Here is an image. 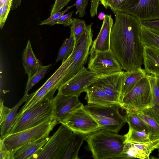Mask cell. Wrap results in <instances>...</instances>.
<instances>
[{
  "label": "cell",
  "mask_w": 159,
  "mask_h": 159,
  "mask_svg": "<svg viewBox=\"0 0 159 159\" xmlns=\"http://www.w3.org/2000/svg\"><path fill=\"white\" fill-rule=\"evenodd\" d=\"M152 98L151 86L146 76L122 98L121 107L126 111L142 112L151 107Z\"/></svg>",
  "instance_id": "cell-6"
},
{
  "label": "cell",
  "mask_w": 159,
  "mask_h": 159,
  "mask_svg": "<svg viewBox=\"0 0 159 159\" xmlns=\"http://www.w3.org/2000/svg\"><path fill=\"white\" fill-rule=\"evenodd\" d=\"M125 135L126 138V142L145 143L151 141L150 139L149 134L145 130L139 131L129 128L128 132Z\"/></svg>",
  "instance_id": "cell-33"
},
{
  "label": "cell",
  "mask_w": 159,
  "mask_h": 159,
  "mask_svg": "<svg viewBox=\"0 0 159 159\" xmlns=\"http://www.w3.org/2000/svg\"><path fill=\"white\" fill-rule=\"evenodd\" d=\"M92 24L87 25L86 31L77 43L70 54V64L67 70L61 84L79 72L84 66L89 54L93 43Z\"/></svg>",
  "instance_id": "cell-7"
},
{
  "label": "cell",
  "mask_w": 159,
  "mask_h": 159,
  "mask_svg": "<svg viewBox=\"0 0 159 159\" xmlns=\"http://www.w3.org/2000/svg\"><path fill=\"white\" fill-rule=\"evenodd\" d=\"M113 12L115 21L111 33L110 49L123 70L131 72L143 64L141 22L128 13Z\"/></svg>",
  "instance_id": "cell-1"
},
{
  "label": "cell",
  "mask_w": 159,
  "mask_h": 159,
  "mask_svg": "<svg viewBox=\"0 0 159 159\" xmlns=\"http://www.w3.org/2000/svg\"><path fill=\"white\" fill-rule=\"evenodd\" d=\"M28 93H25L22 98L12 108H10L6 116L0 119V139H3L9 134L17 114V111L22 104L25 102Z\"/></svg>",
  "instance_id": "cell-21"
},
{
  "label": "cell",
  "mask_w": 159,
  "mask_h": 159,
  "mask_svg": "<svg viewBox=\"0 0 159 159\" xmlns=\"http://www.w3.org/2000/svg\"><path fill=\"white\" fill-rule=\"evenodd\" d=\"M75 45L74 38L71 34L70 37L64 41L60 48L56 60V63L66 60L72 53Z\"/></svg>",
  "instance_id": "cell-29"
},
{
  "label": "cell",
  "mask_w": 159,
  "mask_h": 159,
  "mask_svg": "<svg viewBox=\"0 0 159 159\" xmlns=\"http://www.w3.org/2000/svg\"><path fill=\"white\" fill-rule=\"evenodd\" d=\"M129 72L122 70L103 75L92 84L103 90L121 106V96L122 88Z\"/></svg>",
  "instance_id": "cell-13"
},
{
  "label": "cell",
  "mask_w": 159,
  "mask_h": 159,
  "mask_svg": "<svg viewBox=\"0 0 159 159\" xmlns=\"http://www.w3.org/2000/svg\"><path fill=\"white\" fill-rule=\"evenodd\" d=\"M70 1V0H55L51 10L50 15L61 11L64 7L68 5Z\"/></svg>",
  "instance_id": "cell-39"
},
{
  "label": "cell",
  "mask_w": 159,
  "mask_h": 159,
  "mask_svg": "<svg viewBox=\"0 0 159 159\" xmlns=\"http://www.w3.org/2000/svg\"><path fill=\"white\" fill-rule=\"evenodd\" d=\"M85 92L88 104L101 105L118 104L103 90L92 84L88 87Z\"/></svg>",
  "instance_id": "cell-22"
},
{
  "label": "cell",
  "mask_w": 159,
  "mask_h": 159,
  "mask_svg": "<svg viewBox=\"0 0 159 159\" xmlns=\"http://www.w3.org/2000/svg\"><path fill=\"white\" fill-rule=\"evenodd\" d=\"M87 26L85 21L77 18H73L70 27V34L74 38L75 44L84 35L87 30Z\"/></svg>",
  "instance_id": "cell-32"
},
{
  "label": "cell",
  "mask_w": 159,
  "mask_h": 159,
  "mask_svg": "<svg viewBox=\"0 0 159 159\" xmlns=\"http://www.w3.org/2000/svg\"><path fill=\"white\" fill-rule=\"evenodd\" d=\"M147 74L144 69L139 68L133 71L129 72L124 82L121 96L122 98L129 93Z\"/></svg>",
  "instance_id": "cell-26"
},
{
  "label": "cell",
  "mask_w": 159,
  "mask_h": 159,
  "mask_svg": "<svg viewBox=\"0 0 159 159\" xmlns=\"http://www.w3.org/2000/svg\"><path fill=\"white\" fill-rule=\"evenodd\" d=\"M73 132L61 124L44 146L31 159H62L66 144Z\"/></svg>",
  "instance_id": "cell-8"
},
{
  "label": "cell",
  "mask_w": 159,
  "mask_h": 159,
  "mask_svg": "<svg viewBox=\"0 0 159 159\" xmlns=\"http://www.w3.org/2000/svg\"><path fill=\"white\" fill-rule=\"evenodd\" d=\"M105 15L103 12H100L98 13V18L100 20H103L105 17Z\"/></svg>",
  "instance_id": "cell-44"
},
{
  "label": "cell",
  "mask_w": 159,
  "mask_h": 159,
  "mask_svg": "<svg viewBox=\"0 0 159 159\" xmlns=\"http://www.w3.org/2000/svg\"><path fill=\"white\" fill-rule=\"evenodd\" d=\"M52 99L44 98L15 120L9 134L35 127L54 118Z\"/></svg>",
  "instance_id": "cell-4"
},
{
  "label": "cell",
  "mask_w": 159,
  "mask_h": 159,
  "mask_svg": "<svg viewBox=\"0 0 159 159\" xmlns=\"http://www.w3.org/2000/svg\"><path fill=\"white\" fill-rule=\"evenodd\" d=\"M70 55L65 61H62L60 67L42 86L51 94H54L61 84L67 69L70 64Z\"/></svg>",
  "instance_id": "cell-20"
},
{
  "label": "cell",
  "mask_w": 159,
  "mask_h": 159,
  "mask_svg": "<svg viewBox=\"0 0 159 159\" xmlns=\"http://www.w3.org/2000/svg\"><path fill=\"white\" fill-rule=\"evenodd\" d=\"M0 140V159H14V154L7 150L5 148L2 140Z\"/></svg>",
  "instance_id": "cell-41"
},
{
  "label": "cell",
  "mask_w": 159,
  "mask_h": 159,
  "mask_svg": "<svg viewBox=\"0 0 159 159\" xmlns=\"http://www.w3.org/2000/svg\"><path fill=\"white\" fill-rule=\"evenodd\" d=\"M134 0H100L101 4L106 8L109 7L113 12L118 11Z\"/></svg>",
  "instance_id": "cell-34"
},
{
  "label": "cell",
  "mask_w": 159,
  "mask_h": 159,
  "mask_svg": "<svg viewBox=\"0 0 159 159\" xmlns=\"http://www.w3.org/2000/svg\"><path fill=\"white\" fill-rule=\"evenodd\" d=\"M22 59L25 73L29 78L36 72L41 65L34 54L30 40L28 41L24 50Z\"/></svg>",
  "instance_id": "cell-23"
},
{
  "label": "cell",
  "mask_w": 159,
  "mask_h": 159,
  "mask_svg": "<svg viewBox=\"0 0 159 159\" xmlns=\"http://www.w3.org/2000/svg\"><path fill=\"white\" fill-rule=\"evenodd\" d=\"M86 140L94 159H123L125 135L99 129L88 135Z\"/></svg>",
  "instance_id": "cell-2"
},
{
  "label": "cell",
  "mask_w": 159,
  "mask_h": 159,
  "mask_svg": "<svg viewBox=\"0 0 159 159\" xmlns=\"http://www.w3.org/2000/svg\"><path fill=\"white\" fill-rule=\"evenodd\" d=\"M73 132L89 135L100 129V126L82 104L60 122Z\"/></svg>",
  "instance_id": "cell-9"
},
{
  "label": "cell",
  "mask_w": 159,
  "mask_h": 159,
  "mask_svg": "<svg viewBox=\"0 0 159 159\" xmlns=\"http://www.w3.org/2000/svg\"><path fill=\"white\" fill-rule=\"evenodd\" d=\"M88 135L73 132L65 149L62 159H78V153Z\"/></svg>",
  "instance_id": "cell-19"
},
{
  "label": "cell",
  "mask_w": 159,
  "mask_h": 159,
  "mask_svg": "<svg viewBox=\"0 0 159 159\" xmlns=\"http://www.w3.org/2000/svg\"><path fill=\"white\" fill-rule=\"evenodd\" d=\"M88 69L95 74L102 75L120 72L123 70L111 50L92 53L90 55Z\"/></svg>",
  "instance_id": "cell-10"
},
{
  "label": "cell",
  "mask_w": 159,
  "mask_h": 159,
  "mask_svg": "<svg viewBox=\"0 0 159 159\" xmlns=\"http://www.w3.org/2000/svg\"><path fill=\"white\" fill-rule=\"evenodd\" d=\"M73 5L68 6L67 7L64 11H60L50 15L48 18L43 21H41L40 25H51L57 24V22L60 18L63 15L65 14L71 8Z\"/></svg>",
  "instance_id": "cell-35"
},
{
  "label": "cell",
  "mask_w": 159,
  "mask_h": 159,
  "mask_svg": "<svg viewBox=\"0 0 159 159\" xmlns=\"http://www.w3.org/2000/svg\"><path fill=\"white\" fill-rule=\"evenodd\" d=\"M100 2V0H91L90 14L92 17H94L97 15Z\"/></svg>",
  "instance_id": "cell-42"
},
{
  "label": "cell",
  "mask_w": 159,
  "mask_h": 159,
  "mask_svg": "<svg viewBox=\"0 0 159 159\" xmlns=\"http://www.w3.org/2000/svg\"><path fill=\"white\" fill-rule=\"evenodd\" d=\"M143 55L146 74L159 77V49L143 45Z\"/></svg>",
  "instance_id": "cell-17"
},
{
  "label": "cell",
  "mask_w": 159,
  "mask_h": 159,
  "mask_svg": "<svg viewBox=\"0 0 159 159\" xmlns=\"http://www.w3.org/2000/svg\"><path fill=\"white\" fill-rule=\"evenodd\" d=\"M113 24L111 16L106 15L99 33L93 42L89 51L90 55L95 51L111 50L110 38Z\"/></svg>",
  "instance_id": "cell-16"
},
{
  "label": "cell",
  "mask_w": 159,
  "mask_h": 159,
  "mask_svg": "<svg viewBox=\"0 0 159 159\" xmlns=\"http://www.w3.org/2000/svg\"><path fill=\"white\" fill-rule=\"evenodd\" d=\"M50 137L46 136L30 142L20 148L14 153V159H29L46 143Z\"/></svg>",
  "instance_id": "cell-24"
},
{
  "label": "cell",
  "mask_w": 159,
  "mask_h": 159,
  "mask_svg": "<svg viewBox=\"0 0 159 159\" xmlns=\"http://www.w3.org/2000/svg\"><path fill=\"white\" fill-rule=\"evenodd\" d=\"M53 96L42 86L33 93L30 94H28L25 103L17 113L16 120L44 98L48 97L53 98Z\"/></svg>",
  "instance_id": "cell-25"
},
{
  "label": "cell",
  "mask_w": 159,
  "mask_h": 159,
  "mask_svg": "<svg viewBox=\"0 0 159 159\" xmlns=\"http://www.w3.org/2000/svg\"><path fill=\"white\" fill-rule=\"evenodd\" d=\"M125 119L129 125V128L139 131L145 130L149 134L150 130L146 123L139 116L136 111H126Z\"/></svg>",
  "instance_id": "cell-27"
},
{
  "label": "cell",
  "mask_w": 159,
  "mask_h": 159,
  "mask_svg": "<svg viewBox=\"0 0 159 159\" xmlns=\"http://www.w3.org/2000/svg\"><path fill=\"white\" fill-rule=\"evenodd\" d=\"M78 97L58 93L52 100L53 118L60 123L67 114L82 104Z\"/></svg>",
  "instance_id": "cell-14"
},
{
  "label": "cell",
  "mask_w": 159,
  "mask_h": 159,
  "mask_svg": "<svg viewBox=\"0 0 159 159\" xmlns=\"http://www.w3.org/2000/svg\"><path fill=\"white\" fill-rule=\"evenodd\" d=\"M84 107L98 124L100 129L118 133L126 122L125 117L119 112L121 107L119 104H88Z\"/></svg>",
  "instance_id": "cell-3"
},
{
  "label": "cell",
  "mask_w": 159,
  "mask_h": 159,
  "mask_svg": "<svg viewBox=\"0 0 159 159\" xmlns=\"http://www.w3.org/2000/svg\"><path fill=\"white\" fill-rule=\"evenodd\" d=\"M134 16L140 22L159 19V0H134L118 11Z\"/></svg>",
  "instance_id": "cell-12"
},
{
  "label": "cell",
  "mask_w": 159,
  "mask_h": 159,
  "mask_svg": "<svg viewBox=\"0 0 159 159\" xmlns=\"http://www.w3.org/2000/svg\"><path fill=\"white\" fill-rule=\"evenodd\" d=\"M73 12V11L62 15L57 20V24H62L65 26L71 25L73 21L72 16Z\"/></svg>",
  "instance_id": "cell-40"
},
{
  "label": "cell",
  "mask_w": 159,
  "mask_h": 159,
  "mask_svg": "<svg viewBox=\"0 0 159 159\" xmlns=\"http://www.w3.org/2000/svg\"><path fill=\"white\" fill-rule=\"evenodd\" d=\"M158 156L159 157V153H158Z\"/></svg>",
  "instance_id": "cell-45"
},
{
  "label": "cell",
  "mask_w": 159,
  "mask_h": 159,
  "mask_svg": "<svg viewBox=\"0 0 159 159\" xmlns=\"http://www.w3.org/2000/svg\"><path fill=\"white\" fill-rule=\"evenodd\" d=\"M146 76L151 89L152 105L142 112L152 118L159 124V77L149 74Z\"/></svg>",
  "instance_id": "cell-18"
},
{
  "label": "cell",
  "mask_w": 159,
  "mask_h": 159,
  "mask_svg": "<svg viewBox=\"0 0 159 159\" xmlns=\"http://www.w3.org/2000/svg\"><path fill=\"white\" fill-rule=\"evenodd\" d=\"M52 64L43 66L41 65L36 72L30 78H28L26 85L25 93H28L29 91L44 76Z\"/></svg>",
  "instance_id": "cell-31"
},
{
  "label": "cell",
  "mask_w": 159,
  "mask_h": 159,
  "mask_svg": "<svg viewBox=\"0 0 159 159\" xmlns=\"http://www.w3.org/2000/svg\"><path fill=\"white\" fill-rule=\"evenodd\" d=\"M11 7L12 4L9 3L0 6V27L1 29L3 28L5 24Z\"/></svg>",
  "instance_id": "cell-36"
},
{
  "label": "cell",
  "mask_w": 159,
  "mask_h": 159,
  "mask_svg": "<svg viewBox=\"0 0 159 159\" xmlns=\"http://www.w3.org/2000/svg\"><path fill=\"white\" fill-rule=\"evenodd\" d=\"M141 40L143 45L151 46L159 49V34L150 30L141 25Z\"/></svg>",
  "instance_id": "cell-28"
},
{
  "label": "cell",
  "mask_w": 159,
  "mask_h": 159,
  "mask_svg": "<svg viewBox=\"0 0 159 159\" xmlns=\"http://www.w3.org/2000/svg\"><path fill=\"white\" fill-rule=\"evenodd\" d=\"M59 122L53 118L35 127L18 132L10 134L2 140L6 149L14 154L24 145L48 136Z\"/></svg>",
  "instance_id": "cell-5"
},
{
  "label": "cell",
  "mask_w": 159,
  "mask_h": 159,
  "mask_svg": "<svg viewBox=\"0 0 159 159\" xmlns=\"http://www.w3.org/2000/svg\"><path fill=\"white\" fill-rule=\"evenodd\" d=\"M22 0H12L11 9L14 10L19 7L21 4Z\"/></svg>",
  "instance_id": "cell-43"
},
{
  "label": "cell",
  "mask_w": 159,
  "mask_h": 159,
  "mask_svg": "<svg viewBox=\"0 0 159 159\" xmlns=\"http://www.w3.org/2000/svg\"><path fill=\"white\" fill-rule=\"evenodd\" d=\"M103 75H97L84 66L58 88V93L65 95L79 96L86 92L88 86Z\"/></svg>",
  "instance_id": "cell-11"
},
{
  "label": "cell",
  "mask_w": 159,
  "mask_h": 159,
  "mask_svg": "<svg viewBox=\"0 0 159 159\" xmlns=\"http://www.w3.org/2000/svg\"><path fill=\"white\" fill-rule=\"evenodd\" d=\"M136 112L148 126L150 130L149 136L151 141L159 139V124L152 118L143 112Z\"/></svg>",
  "instance_id": "cell-30"
},
{
  "label": "cell",
  "mask_w": 159,
  "mask_h": 159,
  "mask_svg": "<svg viewBox=\"0 0 159 159\" xmlns=\"http://www.w3.org/2000/svg\"><path fill=\"white\" fill-rule=\"evenodd\" d=\"M88 0H77L73 4L76 7V11L75 15L78 14L80 17H83L85 15V10L88 4Z\"/></svg>",
  "instance_id": "cell-37"
},
{
  "label": "cell",
  "mask_w": 159,
  "mask_h": 159,
  "mask_svg": "<svg viewBox=\"0 0 159 159\" xmlns=\"http://www.w3.org/2000/svg\"><path fill=\"white\" fill-rule=\"evenodd\" d=\"M142 25L159 34V19L141 22Z\"/></svg>",
  "instance_id": "cell-38"
},
{
  "label": "cell",
  "mask_w": 159,
  "mask_h": 159,
  "mask_svg": "<svg viewBox=\"0 0 159 159\" xmlns=\"http://www.w3.org/2000/svg\"><path fill=\"white\" fill-rule=\"evenodd\" d=\"M159 148V139L145 143L126 141L122 152L123 159H149L151 153Z\"/></svg>",
  "instance_id": "cell-15"
}]
</instances>
